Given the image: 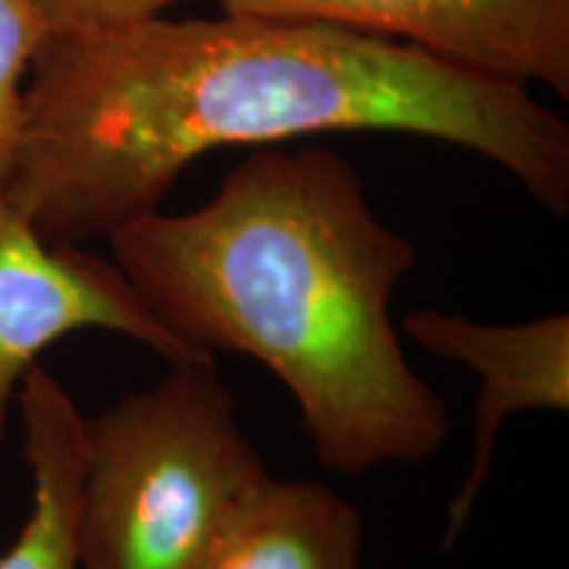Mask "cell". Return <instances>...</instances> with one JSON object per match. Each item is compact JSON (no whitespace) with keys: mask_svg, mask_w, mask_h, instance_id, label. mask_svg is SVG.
<instances>
[{"mask_svg":"<svg viewBox=\"0 0 569 569\" xmlns=\"http://www.w3.org/2000/svg\"><path fill=\"white\" fill-rule=\"evenodd\" d=\"M106 238L172 336L272 369L325 469L365 475L443 448L446 403L390 315L417 248L380 222L343 156L264 146L209 203L148 211Z\"/></svg>","mask_w":569,"mask_h":569,"instance_id":"obj_2","label":"cell"},{"mask_svg":"<svg viewBox=\"0 0 569 569\" xmlns=\"http://www.w3.org/2000/svg\"><path fill=\"white\" fill-rule=\"evenodd\" d=\"M82 569H198L269 469L213 359L84 419Z\"/></svg>","mask_w":569,"mask_h":569,"instance_id":"obj_3","label":"cell"},{"mask_svg":"<svg viewBox=\"0 0 569 569\" xmlns=\"http://www.w3.org/2000/svg\"><path fill=\"white\" fill-rule=\"evenodd\" d=\"M365 522L336 490L269 478L234 511L198 569H361Z\"/></svg>","mask_w":569,"mask_h":569,"instance_id":"obj_7","label":"cell"},{"mask_svg":"<svg viewBox=\"0 0 569 569\" xmlns=\"http://www.w3.org/2000/svg\"><path fill=\"white\" fill-rule=\"evenodd\" d=\"M401 132L486 156L553 217L569 211V124L525 84L317 19L227 11L46 34L6 196L51 243L156 211L217 148Z\"/></svg>","mask_w":569,"mask_h":569,"instance_id":"obj_1","label":"cell"},{"mask_svg":"<svg viewBox=\"0 0 569 569\" xmlns=\"http://www.w3.org/2000/svg\"><path fill=\"white\" fill-rule=\"evenodd\" d=\"M32 509L0 569H82L77 511L84 475V417L56 377L34 365L17 393Z\"/></svg>","mask_w":569,"mask_h":569,"instance_id":"obj_8","label":"cell"},{"mask_svg":"<svg viewBox=\"0 0 569 569\" xmlns=\"http://www.w3.org/2000/svg\"><path fill=\"white\" fill-rule=\"evenodd\" d=\"M48 34L101 32L161 17L177 0H30Z\"/></svg>","mask_w":569,"mask_h":569,"instance_id":"obj_10","label":"cell"},{"mask_svg":"<svg viewBox=\"0 0 569 569\" xmlns=\"http://www.w3.org/2000/svg\"><path fill=\"white\" fill-rule=\"evenodd\" d=\"M46 34L30 0H0V190L17 161L27 74Z\"/></svg>","mask_w":569,"mask_h":569,"instance_id":"obj_9","label":"cell"},{"mask_svg":"<svg viewBox=\"0 0 569 569\" xmlns=\"http://www.w3.org/2000/svg\"><path fill=\"white\" fill-rule=\"evenodd\" d=\"M401 330L422 351L461 365L480 380L472 457L448 501L443 549H451L490 478L501 425L522 411H569V317L561 311L528 322L490 325L465 315L417 309L403 317Z\"/></svg>","mask_w":569,"mask_h":569,"instance_id":"obj_6","label":"cell"},{"mask_svg":"<svg viewBox=\"0 0 569 569\" xmlns=\"http://www.w3.org/2000/svg\"><path fill=\"white\" fill-rule=\"evenodd\" d=\"M80 330L117 332L169 367L213 359L172 336L113 259L46 240L0 190V446L24 375Z\"/></svg>","mask_w":569,"mask_h":569,"instance_id":"obj_4","label":"cell"},{"mask_svg":"<svg viewBox=\"0 0 569 569\" xmlns=\"http://www.w3.org/2000/svg\"><path fill=\"white\" fill-rule=\"evenodd\" d=\"M224 9L396 34L457 67L569 98V0H224Z\"/></svg>","mask_w":569,"mask_h":569,"instance_id":"obj_5","label":"cell"}]
</instances>
